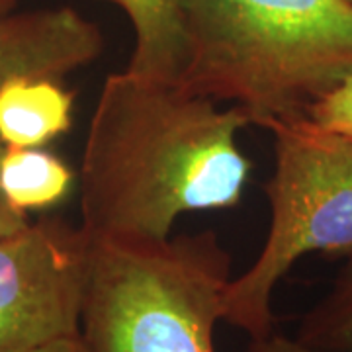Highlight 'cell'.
<instances>
[{
    "instance_id": "obj_1",
    "label": "cell",
    "mask_w": 352,
    "mask_h": 352,
    "mask_svg": "<svg viewBox=\"0 0 352 352\" xmlns=\"http://www.w3.org/2000/svg\"><path fill=\"white\" fill-rule=\"evenodd\" d=\"M239 106L129 71L102 85L80 164V227L90 241H163L182 214L241 201L251 161Z\"/></svg>"
},
{
    "instance_id": "obj_2",
    "label": "cell",
    "mask_w": 352,
    "mask_h": 352,
    "mask_svg": "<svg viewBox=\"0 0 352 352\" xmlns=\"http://www.w3.org/2000/svg\"><path fill=\"white\" fill-rule=\"evenodd\" d=\"M190 65L182 87L231 102L254 126L309 116L352 76L351 0H182Z\"/></svg>"
},
{
    "instance_id": "obj_3",
    "label": "cell",
    "mask_w": 352,
    "mask_h": 352,
    "mask_svg": "<svg viewBox=\"0 0 352 352\" xmlns=\"http://www.w3.org/2000/svg\"><path fill=\"white\" fill-rule=\"evenodd\" d=\"M90 243L80 327L88 352H217L231 254L214 231Z\"/></svg>"
},
{
    "instance_id": "obj_4",
    "label": "cell",
    "mask_w": 352,
    "mask_h": 352,
    "mask_svg": "<svg viewBox=\"0 0 352 352\" xmlns=\"http://www.w3.org/2000/svg\"><path fill=\"white\" fill-rule=\"evenodd\" d=\"M274 173L266 182L270 229L256 261L231 278L223 321L249 339L274 329L272 294L309 252H352V141L309 116L276 124Z\"/></svg>"
},
{
    "instance_id": "obj_5",
    "label": "cell",
    "mask_w": 352,
    "mask_h": 352,
    "mask_svg": "<svg viewBox=\"0 0 352 352\" xmlns=\"http://www.w3.org/2000/svg\"><path fill=\"white\" fill-rule=\"evenodd\" d=\"M92 243L61 217L0 239V352L80 337Z\"/></svg>"
},
{
    "instance_id": "obj_6",
    "label": "cell",
    "mask_w": 352,
    "mask_h": 352,
    "mask_svg": "<svg viewBox=\"0 0 352 352\" xmlns=\"http://www.w3.org/2000/svg\"><path fill=\"white\" fill-rule=\"evenodd\" d=\"M102 50L100 25L71 6L0 12V90L16 78H61Z\"/></svg>"
},
{
    "instance_id": "obj_7",
    "label": "cell",
    "mask_w": 352,
    "mask_h": 352,
    "mask_svg": "<svg viewBox=\"0 0 352 352\" xmlns=\"http://www.w3.org/2000/svg\"><path fill=\"white\" fill-rule=\"evenodd\" d=\"M133 28V51L126 71L180 85L190 65V36L182 0H106Z\"/></svg>"
},
{
    "instance_id": "obj_8",
    "label": "cell",
    "mask_w": 352,
    "mask_h": 352,
    "mask_svg": "<svg viewBox=\"0 0 352 352\" xmlns=\"http://www.w3.org/2000/svg\"><path fill=\"white\" fill-rule=\"evenodd\" d=\"M59 78H16L0 90V141L6 147H41L73 124V92Z\"/></svg>"
},
{
    "instance_id": "obj_9",
    "label": "cell",
    "mask_w": 352,
    "mask_h": 352,
    "mask_svg": "<svg viewBox=\"0 0 352 352\" xmlns=\"http://www.w3.org/2000/svg\"><path fill=\"white\" fill-rule=\"evenodd\" d=\"M75 175L67 164L39 147H6L0 157V188L20 212L45 210L63 200Z\"/></svg>"
},
{
    "instance_id": "obj_10",
    "label": "cell",
    "mask_w": 352,
    "mask_h": 352,
    "mask_svg": "<svg viewBox=\"0 0 352 352\" xmlns=\"http://www.w3.org/2000/svg\"><path fill=\"white\" fill-rule=\"evenodd\" d=\"M296 339L315 352H352V252L331 289L302 317Z\"/></svg>"
},
{
    "instance_id": "obj_11",
    "label": "cell",
    "mask_w": 352,
    "mask_h": 352,
    "mask_svg": "<svg viewBox=\"0 0 352 352\" xmlns=\"http://www.w3.org/2000/svg\"><path fill=\"white\" fill-rule=\"evenodd\" d=\"M309 118L352 141V76L317 102Z\"/></svg>"
},
{
    "instance_id": "obj_12",
    "label": "cell",
    "mask_w": 352,
    "mask_h": 352,
    "mask_svg": "<svg viewBox=\"0 0 352 352\" xmlns=\"http://www.w3.org/2000/svg\"><path fill=\"white\" fill-rule=\"evenodd\" d=\"M247 352H315L309 346L302 344L296 337H286L280 333H270L266 337L249 339Z\"/></svg>"
},
{
    "instance_id": "obj_13",
    "label": "cell",
    "mask_w": 352,
    "mask_h": 352,
    "mask_svg": "<svg viewBox=\"0 0 352 352\" xmlns=\"http://www.w3.org/2000/svg\"><path fill=\"white\" fill-rule=\"evenodd\" d=\"M2 151H4V143L0 141V157H2ZM28 223H30L28 214L16 210L12 204L6 200L4 192L0 188V239L6 237V235H12L16 231H20Z\"/></svg>"
},
{
    "instance_id": "obj_14",
    "label": "cell",
    "mask_w": 352,
    "mask_h": 352,
    "mask_svg": "<svg viewBox=\"0 0 352 352\" xmlns=\"http://www.w3.org/2000/svg\"><path fill=\"white\" fill-rule=\"evenodd\" d=\"M30 352H88V349L85 340H82V335H80V337L55 340V342H50L45 346H39L36 351Z\"/></svg>"
},
{
    "instance_id": "obj_15",
    "label": "cell",
    "mask_w": 352,
    "mask_h": 352,
    "mask_svg": "<svg viewBox=\"0 0 352 352\" xmlns=\"http://www.w3.org/2000/svg\"><path fill=\"white\" fill-rule=\"evenodd\" d=\"M18 0H0V12H8V10H14Z\"/></svg>"
},
{
    "instance_id": "obj_16",
    "label": "cell",
    "mask_w": 352,
    "mask_h": 352,
    "mask_svg": "<svg viewBox=\"0 0 352 352\" xmlns=\"http://www.w3.org/2000/svg\"><path fill=\"white\" fill-rule=\"evenodd\" d=\"M351 2H352V0H351Z\"/></svg>"
}]
</instances>
